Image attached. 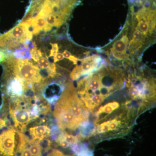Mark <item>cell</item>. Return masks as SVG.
Returning a JSON list of instances; mask_svg holds the SVG:
<instances>
[{
  "instance_id": "4",
  "label": "cell",
  "mask_w": 156,
  "mask_h": 156,
  "mask_svg": "<svg viewBox=\"0 0 156 156\" xmlns=\"http://www.w3.org/2000/svg\"><path fill=\"white\" fill-rule=\"evenodd\" d=\"M29 132L32 139L41 142L50 136L51 130L48 126L41 125L31 127Z\"/></svg>"
},
{
  "instance_id": "18",
  "label": "cell",
  "mask_w": 156,
  "mask_h": 156,
  "mask_svg": "<svg viewBox=\"0 0 156 156\" xmlns=\"http://www.w3.org/2000/svg\"><path fill=\"white\" fill-rule=\"evenodd\" d=\"M69 59H70L71 61H73V62L74 64H76L77 63L78 60L79 59L77 58H76L74 56H70Z\"/></svg>"
},
{
  "instance_id": "14",
  "label": "cell",
  "mask_w": 156,
  "mask_h": 156,
  "mask_svg": "<svg viewBox=\"0 0 156 156\" xmlns=\"http://www.w3.org/2000/svg\"><path fill=\"white\" fill-rule=\"evenodd\" d=\"M143 35L142 33L139 30H136L134 32L133 35V39L134 41H139L142 40Z\"/></svg>"
},
{
  "instance_id": "9",
  "label": "cell",
  "mask_w": 156,
  "mask_h": 156,
  "mask_svg": "<svg viewBox=\"0 0 156 156\" xmlns=\"http://www.w3.org/2000/svg\"><path fill=\"white\" fill-rule=\"evenodd\" d=\"M83 75L80 66H77L75 68L70 74V77L73 80H76Z\"/></svg>"
},
{
  "instance_id": "10",
  "label": "cell",
  "mask_w": 156,
  "mask_h": 156,
  "mask_svg": "<svg viewBox=\"0 0 156 156\" xmlns=\"http://www.w3.org/2000/svg\"><path fill=\"white\" fill-rule=\"evenodd\" d=\"M109 121L104 122L98 126L97 129L98 133H105L109 131Z\"/></svg>"
},
{
  "instance_id": "2",
  "label": "cell",
  "mask_w": 156,
  "mask_h": 156,
  "mask_svg": "<svg viewBox=\"0 0 156 156\" xmlns=\"http://www.w3.org/2000/svg\"><path fill=\"white\" fill-rule=\"evenodd\" d=\"M31 96L24 95L13 101L10 106V114L14 121L15 128L20 131H24L27 126L33 120L31 113Z\"/></svg>"
},
{
  "instance_id": "8",
  "label": "cell",
  "mask_w": 156,
  "mask_h": 156,
  "mask_svg": "<svg viewBox=\"0 0 156 156\" xmlns=\"http://www.w3.org/2000/svg\"><path fill=\"white\" fill-rule=\"evenodd\" d=\"M126 45L122 40L115 42L113 47L115 51L118 53H123L126 52Z\"/></svg>"
},
{
  "instance_id": "17",
  "label": "cell",
  "mask_w": 156,
  "mask_h": 156,
  "mask_svg": "<svg viewBox=\"0 0 156 156\" xmlns=\"http://www.w3.org/2000/svg\"><path fill=\"white\" fill-rule=\"evenodd\" d=\"M62 54H63L64 57L66 58H69L70 56H71V54L69 51L66 50H64Z\"/></svg>"
},
{
  "instance_id": "7",
  "label": "cell",
  "mask_w": 156,
  "mask_h": 156,
  "mask_svg": "<svg viewBox=\"0 0 156 156\" xmlns=\"http://www.w3.org/2000/svg\"><path fill=\"white\" fill-rule=\"evenodd\" d=\"M59 136H61L62 139L64 140L70 144H76L79 142V137L71 134H68L66 133H63L60 134Z\"/></svg>"
},
{
  "instance_id": "16",
  "label": "cell",
  "mask_w": 156,
  "mask_h": 156,
  "mask_svg": "<svg viewBox=\"0 0 156 156\" xmlns=\"http://www.w3.org/2000/svg\"><path fill=\"white\" fill-rule=\"evenodd\" d=\"M7 56H6L5 53L2 50H0V62L4 61L7 58Z\"/></svg>"
},
{
  "instance_id": "15",
  "label": "cell",
  "mask_w": 156,
  "mask_h": 156,
  "mask_svg": "<svg viewBox=\"0 0 156 156\" xmlns=\"http://www.w3.org/2000/svg\"><path fill=\"white\" fill-rule=\"evenodd\" d=\"M53 58H54V62H57L62 60L64 58V56L62 53H58Z\"/></svg>"
},
{
  "instance_id": "11",
  "label": "cell",
  "mask_w": 156,
  "mask_h": 156,
  "mask_svg": "<svg viewBox=\"0 0 156 156\" xmlns=\"http://www.w3.org/2000/svg\"><path fill=\"white\" fill-rule=\"evenodd\" d=\"M138 27L141 32L144 34H146L148 29V25L146 20H140L138 23Z\"/></svg>"
},
{
  "instance_id": "5",
  "label": "cell",
  "mask_w": 156,
  "mask_h": 156,
  "mask_svg": "<svg viewBox=\"0 0 156 156\" xmlns=\"http://www.w3.org/2000/svg\"><path fill=\"white\" fill-rule=\"evenodd\" d=\"M119 106L120 105L119 103L116 101L110 102V103L107 104L104 106L101 107L98 109V112H97V114H100L104 112L109 114L118 108L119 107Z\"/></svg>"
},
{
  "instance_id": "6",
  "label": "cell",
  "mask_w": 156,
  "mask_h": 156,
  "mask_svg": "<svg viewBox=\"0 0 156 156\" xmlns=\"http://www.w3.org/2000/svg\"><path fill=\"white\" fill-rule=\"evenodd\" d=\"M13 56L18 59H27L31 58L30 50L21 48L16 50L13 53Z\"/></svg>"
},
{
  "instance_id": "3",
  "label": "cell",
  "mask_w": 156,
  "mask_h": 156,
  "mask_svg": "<svg viewBox=\"0 0 156 156\" xmlns=\"http://www.w3.org/2000/svg\"><path fill=\"white\" fill-rule=\"evenodd\" d=\"M13 74L14 77L11 76L7 79L5 91L11 100L14 101L24 96L27 88L25 81L18 76Z\"/></svg>"
},
{
  "instance_id": "1",
  "label": "cell",
  "mask_w": 156,
  "mask_h": 156,
  "mask_svg": "<svg viewBox=\"0 0 156 156\" xmlns=\"http://www.w3.org/2000/svg\"><path fill=\"white\" fill-rule=\"evenodd\" d=\"M4 63L5 68L11 71L25 83L32 84L43 83L45 79L38 66L28 59H15L12 56H7Z\"/></svg>"
},
{
  "instance_id": "12",
  "label": "cell",
  "mask_w": 156,
  "mask_h": 156,
  "mask_svg": "<svg viewBox=\"0 0 156 156\" xmlns=\"http://www.w3.org/2000/svg\"><path fill=\"white\" fill-rule=\"evenodd\" d=\"M120 123V121H118L116 119L109 121V131H112L116 130L119 126Z\"/></svg>"
},
{
  "instance_id": "13",
  "label": "cell",
  "mask_w": 156,
  "mask_h": 156,
  "mask_svg": "<svg viewBox=\"0 0 156 156\" xmlns=\"http://www.w3.org/2000/svg\"><path fill=\"white\" fill-rule=\"evenodd\" d=\"M51 46H52V49L50 50L49 56L50 57L53 56L54 57L57 54L58 50V46L56 44H51Z\"/></svg>"
}]
</instances>
